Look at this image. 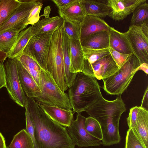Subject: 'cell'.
<instances>
[{"instance_id":"cell-35","label":"cell","mask_w":148,"mask_h":148,"mask_svg":"<svg viewBox=\"0 0 148 148\" xmlns=\"http://www.w3.org/2000/svg\"><path fill=\"white\" fill-rule=\"evenodd\" d=\"M125 148H144L131 129L127 132Z\"/></svg>"},{"instance_id":"cell-40","label":"cell","mask_w":148,"mask_h":148,"mask_svg":"<svg viewBox=\"0 0 148 148\" xmlns=\"http://www.w3.org/2000/svg\"><path fill=\"white\" fill-rule=\"evenodd\" d=\"M75 0H53L52 1L56 5L59 9L63 8L70 5Z\"/></svg>"},{"instance_id":"cell-29","label":"cell","mask_w":148,"mask_h":148,"mask_svg":"<svg viewBox=\"0 0 148 148\" xmlns=\"http://www.w3.org/2000/svg\"><path fill=\"white\" fill-rule=\"evenodd\" d=\"M21 4L18 0H1L0 2V26L7 21Z\"/></svg>"},{"instance_id":"cell-38","label":"cell","mask_w":148,"mask_h":148,"mask_svg":"<svg viewBox=\"0 0 148 148\" xmlns=\"http://www.w3.org/2000/svg\"><path fill=\"white\" fill-rule=\"evenodd\" d=\"M140 106H135L131 108L127 119L129 129L134 127L136 124Z\"/></svg>"},{"instance_id":"cell-6","label":"cell","mask_w":148,"mask_h":148,"mask_svg":"<svg viewBox=\"0 0 148 148\" xmlns=\"http://www.w3.org/2000/svg\"><path fill=\"white\" fill-rule=\"evenodd\" d=\"M40 76L41 93L39 97L35 98L36 102L72 110L68 95L60 89L50 73L42 68Z\"/></svg>"},{"instance_id":"cell-16","label":"cell","mask_w":148,"mask_h":148,"mask_svg":"<svg viewBox=\"0 0 148 148\" xmlns=\"http://www.w3.org/2000/svg\"><path fill=\"white\" fill-rule=\"evenodd\" d=\"M38 104L51 119L65 127H69L74 120V114L72 110H67L53 106Z\"/></svg>"},{"instance_id":"cell-5","label":"cell","mask_w":148,"mask_h":148,"mask_svg":"<svg viewBox=\"0 0 148 148\" xmlns=\"http://www.w3.org/2000/svg\"><path fill=\"white\" fill-rule=\"evenodd\" d=\"M140 64L137 57L131 54L123 65L112 76L102 79V88L108 94L121 95L127 89Z\"/></svg>"},{"instance_id":"cell-44","label":"cell","mask_w":148,"mask_h":148,"mask_svg":"<svg viewBox=\"0 0 148 148\" xmlns=\"http://www.w3.org/2000/svg\"><path fill=\"white\" fill-rule=\"evenodd\" d=\"M8 58V53L0 49V62H4Z\"/></svg>"},{"instance_id":"cell-39","label":"cell","mask_w":148,"mask_h":148,"mask_svg":"<svg viewBox=\"0 0 148 148\" xmlns=\"http://www.w3.org/2000/svg\"><path fill=\"white\" fill-rule=\"evenodd\" d=\"M4 62H0V89L6 87V75L5 69Z\"/></svg>"},{"instance_id":"cell-43","label":"cell","mask_w":148,"mask_h":148,"mask_svg":"<svg viewBox=\"0 0 148 148\" xmlns=\"http://www.w3.org/2000/svg\"><path fill=\"white\" fill-rule=\"evenodd\" d=\"M0 148H7L5 140L3 136L0 132Z\"/></svg>"},{"instance_id":"cell-13","label":"cell","mask_w":148,"mask_h":148,"mask_svg":"<svg viewBox=\"0 0 148 148\" xmlns=\"http://www.w3.org/2000/svg\"><path fill=\"white\" fill-rule=\"evenodd\" d=\"M146 0H108L106 3L110 8L108 16L113 20H122L133 13L140 4Z\"/></svg>"},{"instance_id":"cell-11","label":"cell","mask_w":148,"mask_h":148,"mask_svg":"<svg viewBox=\"0 0 148 148\" xmlns=\"http://www.w3.org/2000/svg\"><path fill=\"white\" fill-rule=\"evenodd\" d=\"M133 54L138 60L140 64H148V36L141 27L130 25L125 32Z\"/></svg>"},{"instance_id":"cell-8","label":"cell","mask_w":148,"mask_h":148,"mask_svg":"<svg viewBox=\"0 0 148 148\" xmlns=\"http://www.w3.org/2000/svg\"><path fill=\"white\" fill-rule=\"evenodd\" d=\"M52 35H33L22 53L33 58L42 68L46 70Z\"/></svg>"},{"instance_id":"cell-21","label":"cell","mask_w":148,"mask_h":148,"mask_svg":"<svg viewBox=\"0 0 148 148\" xmlns=\"http://www.w3.org/2000/svg\"><path fill=\"white\" fill-rule=\"evenodd\" d=\"M82 48L101 49L110 47L108 31H99L80 39Z\"/></svg>"},{"instance_id":"cell-28","label":"cell","mask_w":148,"mask_h":148,"mask_svg":"<svg viewBox=\"0 0 148 148\" xmlns=\"http://www.w3.org/2000/svg\"><path fill=\"white\" fill-rule=\"evenodd\" d=\"M9 148H34L32 140L25 129L15 135L8 146Z\"/></svg>"},{"instance_id":"cell-15","label":"cell","mask_w":148,"mask_h":148,"mask_svg":"<svg viewBox=\"0 0 148 148\" xmlns=\"http://www.w3.org/2000/svg\"><path fill=\"white\" fill-rule=\"evenodd\" d=\"M59 12L64 21L78 26L81 27L86 16L82 0H75L67 6L59 9Z\"/></svg>"},{"instance_id":"cell-36","label":"cell","mask_w":148,"mask_h":148,"mask_svg":"<svg viewBox=\"0 0 148 148\" xmlns=\"http://www.w3.org/2000/svg\"><path fill=\"white\" fill-rule=\"evenodd\" d=\"M43 4L41 1L37 3L31 11L27 19L26 25H33L36 23L40 18L39 14Z\"/></svg>"},{"instance_id":"cell-33","label":"cell","mask_w":148,"mask_h":148,"mask_svg":"<svg viewBox=\"0 0 148 148\" xmlns=\"http://www.w3.org/2000/svg\"><path fill=\"white\" fill-rule=\"evenodd\" d=\"M64 31L70 39L80 40L81 27L64 20Z\"/></svg>"},{"instance_id":"cell-14","label":"cell","mask_w":148,"mask_h":148,"mask_svg":"<svg viewBox=\"0 0 148 148\" xmlns=\"http://www.w3.org/2000/svg\"><path fill=\"white\" fill-rule=\"evenodd\" d=\"M16 59L20 82L27 97L34 98L39 97L41 93L40 88L19 60L17 58Z\"/></svg>"},{"instance_id":"cell-22","label":"cell","mask_w":148,"mask_h":148,"mask_svg":"<svg viewBox=\"0 0 148 148\" xmlns=\"http://www.w3.org/2000/svg\"><path fill=\"white\" fill-rule=\"evenodd\" d=\"M70 50L71 63V72L72 73L82 72L84 67L85 58L80 40L70 39Z\"/></svg>"},{"instance_id":"cell-30","label":"cell","mask_w":148,"mask_h":148,"mask_svg":"<svg viewBox=\"0 0 148 148\" xmlns=\"http://www.w3.org/2000/svg\"><path fill=\"white\" fill-rule=\"evenodd\" d=\"M19 32L10 30L0 34V49L8 53L13 46Z\"/></svg>"},{"instance_id":"cell-3","label":"cell","mask_w":148,"mask_h":148,"mask_svg":"<svg viewBox=\"0 0 148 148\" xmlns=\"http://www.w3.org/2000/svg\"><path fill=\"white\" fill-rule=\"evenodd\" d=\"M63 24L52 35L46 65L49 72L61 90L66 91L68 87L65 82L62 50Z\"/></svg>"},{"instance_id":"cell-10","label":"cell","mask_w":148,"mask_h":148,"mask_svg":"<svg viewBox=\"0 0 148 148\" xmlns=\"http://www.w3.org/2000/svg\"><path fill=\"white\" fill-rule=\"evenodd\" d=\"M86 119L80 113L77 114L76 119L70 125L66 127L73 144L79 147L99 146L102 144L101 140L89 134L84 127Z\"/></svg>"},{"instance_id":"cell-1","label":"cell","mask_w":148,"mask_h":148,"mask_svg":"<svg viewBox=\"0 0 148 148\" xmlns=\"http://www.w3.org/2000/svg\"><path fill=\"white\" fill-rule=\"evenodd\" d=\"M27 105L38 148H75L66 127L51 119L34 98L27 97Z\"/></svg>"},{"instance_id":"cell-24","label":"cell","mask_w":148,"mask_h":148,"mask_svg":"<svg viewBox=\"0 0 148 148\" xmlns=\"http://www.w3.org/2000/svg\"><path fill=\"white\" fill-rule=\"evenodd\" d=\"M33 36L32 26L19 32L13 46L8 53V58H16L22 54L28 42Z\"/></svg>"},{"instance_id":"cell-19","label":"cell","mask_w":148,"mask_h":148,"mask_svg":"<svg viewBox=\"0 0 148 148\" xmlns=\"http://www.w3.org/2000/svg\"><path fill=\"white\" fill-rule=\"evenodd\" d=\"M144 148H148V111L140 106L135 126L131 129Z\"/></svg>"},{"instance_id":"cell-23","label":"cell","mask_w":148,"mask_h":148,"mask_svg":"<svg viewBox=\"0 0 148 148\" xmlns=\"http://www.w3.org/2000/svg\"><path fill=\"white\" fill-rule=\"evenodd\" d=\"M70 45V39L63 31L62 46L65 77L66 83L69 88L71 86L77 73L71 72Z\"/></svg>"},{"instance_id":"cell-45","label":"cell","mask_w":148,"mask_h":148,"mask_svg":"<svg viewBox=\"0 0 148 148\" xmlns=\"http://www.w3.org/2000/svg\"><path fill=\"white\" fill-rule=\"evenodd\" d=\"M7 148H9L8 147H7Z\"/></svg>"},{"instance_id":"cell-31","label":"cell","mask_w":148,"mask_h":148,"mask_svg":"<svg viewBox=\"0 0 148 148\" xmlns=\"http://www.w3.org/2000/svg\"><path fill=\"white\" fill-rule=\"evenodd\" d=\"M85 59L92 64L103 57L110 54V47L101 49L82 48Z\"/></svg>"},{"instance_id":"cell-12","label":"cell","mask_w":148,"mask_h":148,"mask_svg":"<svg viewBox=\"0 0 148 148\" xmlns=\"http://www.w3.org/2000/svg\"><path fill=\"white\" fill-rule=\"evenodd\" d=\"M119 69L110 54L92 64H90L85 59L82 72L93 76L97 79L101 80L112 76Z\"/></svg>"},{"instance_id":"cell-20","label":"cell","mask_w":148,"mask_h":148,"mask_svg":"<svg viewBox=\"0 0 148 148\" xmlns=\"http://www.w3.org/2000/svg\"><path fill=\"white\" fill-rule=\"evenodd\" d=\"M108 32L110 47L122 53L129 55L133 54L125 33L120 32L110 26Z\"/></svg>"},{"instance_id":"cell-34","label":"cell","mask_w":148,"mask_h":148,"mask_svg":"<svg viewBox=\"0 0 148 148\" xmlns=\"http://www.w3.org/2000/svg\"><path fill=\"white\" fill-rule=\"evenodd\" d=\"M25 108V109L26 129L25 130L32 140L34 148H38L35 140L34 124L31 118L27 104Z\"/></svg>"},{"instance_id":"cell-2","label":"cell","mask_w":148,"mask_h":148,"mask_svg":"<svg viewBox=\"0 0 148 148\" xmlns=\"http://www.w3.org/2000/svg\"><path fill=\"white\" fill-rule=\"evenodd\" d=\"M100 86L93 76L82 72L77 73L68 96L73 114L85 111L102 95Z\"/></svg>"},{"instance_id":"cell-18","label":"cell","mask_w":148,"mask_h":148,"mask_svg":"<svg viewBox=\"0 0 148 148\" xmlns=\"http://www.w3.org/2000/svg\"><path fill=\"white\" fill-rule=\"evenodd\" d=\"M64 21L60 16L45 17L32 25L33 35L52 34L63 24Z\"/></svg>"},{"instance_id":"cell-27","label":"cell","mask_w":148,"mask_h":148,"mask_svg":"<svg viewBox=\"0 0 148 148\" xmlns=\"http://www.w3.org/2000/svg\"><path fill=\"white\" fill-rule=\"evenodd\" d=\"M133 13L130 25L139 27L148 25V4L146 2L138 5Z\"/></svg>"},{"instance_id":"cell-37","label":"cell","mask_w":148,"mask_h":148,"mask_svg":"<svg viewBox=\"0 0 148 148\" xmlns=\"http://www.w3.org/2000/svg\"><path fill=\"white\" fill-rule=\"evenodd\" d=\"M110 52L112 59L119 69L125 63L131 55L121 53L110 47Z\"/></svg>"},{"instance_id":"cell-46","label":"cell","mask_w":148,"mask_h":148,"mask_svg":"<svg viewBox=\"0 0 148 148\" xmlns=\"http://www.w3.org/2000/svg\"><path fill=\"white\" fill-rule=\"evenodd\" d=\"M1 1V0H0V2Z\"/></svg>"},{"instance_id":"cell-4","label":"cell","mask_w":148,"mask_h":148,"mask_svg":"<svg viewBox=\"0 0 148 148\" xmlns=\"http://www.w3.org/2000/svg\"><path fill=\"white\" fill-rule=\"evenodd\" d=\"M126 110L125 105L121 96L109 101L102 96L85 111L98 121L101 128L119 122L122 114Z\"/></svg>"},{"instance_id":"cell-26","label":"cell","mask_w":148,"mask_h":148,"mask_svg":"<svg viewBox=\"0 0 148 148\" xmlns=\"http://www.w3.org/2000/svg\"><path fill=\"white\" fill-rule=\"evenodd\" d=\"M16 58L30 74L41 90L40 73L42 68L40 66L36 61L26 54L22 53Z\"/></svg>"},{"instance_id":"cell-32","label":"cell","mask_w":148,"mask_h":148,"mask_svg":"<svg viewBox=\"0 0 148 148\" xmlns=\"http://www.w3.org/2000/svg\"><path fill=\"white\" fill-rule=\"evenodd\" d=\"M84 127L89 134L102 140L103 135L101 127L99 123L95 119L90 116L86 118Z\"/></svg>"},{"instance_id":"cell-17","label":"cell","mask_w":148,"mask_h":148,"mask_svg":"<svg viewBox=\"0 0 148 148\" xmlns=\"http://www.w3.org/2000/svg\"><path fill=\"white\" fill-rule=\"evenodd\" d=\"M109 26L100 18L91 15L85 16L81 25L80 39L99 31H108Z\"/></svg>"},{"instance_id":"cell-41","label":"cell","mask_w":148,"mask_h":148,"mask_svg":"<svg viewBox=\"0 0 148 148\" xmlns=\"http://www.w3.org/2000/svg\"><path fill=\"white\" fill-rule=\"evenodd\" d=\"M140 107L148 111V87L146 89L142 99Z\"/></svg>"},{"instance_id":"cell-7","label":"cell","mask_w":148,"mask_h":148,"mask_svg":"<svg viewBox=\"0 0 148 148\" xmlns=\"http://www.w3.org/2000/svg\"><path fill=\"white\" fill-rule=\"evenodd\" d=\"M6 75V88L11 98L17 104L25 107L27 104L25 96L20 82L16 58H8L4 62Z\"/></svg>"},{"instance_id":"cell-25","label":"cell","mask_w":148,"mask_h":148,"mask_svg":"<svg viewBox=\"0 0 148 148\" xmlns=\"http://www.w3.org/2000/svg\"><path fill=\"white\" fill-rule=\"evenodd\" d=\"M85 15H91L101 18L108 16L110 8L107 3L92 0H82Z\"/></svg>"},{"instance_id":"cell-42","label":"cell","mask_w":148,"mask_h":148,"mask_svg":"<svg viewBox=\"0 0 148 148\" xmlns=\"http://www.w3.org/2000/svg\"><path fill=\"white\" fill-rule=\"evenodd\" d=\"M141 70L143 71L146 74H148V64L143 63L140 65L138 71Z\"/></svg>"},{"instance_id":"cell-9","label":"cell","mask_w":148,"mask_h":148,"mask_svg":"<svg viewBox=\"0 0 148 148\" xmlns=\"http://www.w3.org/2000/svg\"><path fill=\"white\" fill-rule=\"evenodd\" d=\"M21 3L7 21L0 26V34L5 31L14 30L20 32L25 29L29 13L40 1L18 0Z\"/></svg>"}]
</instances>
